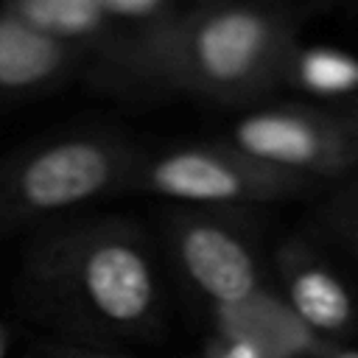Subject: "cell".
Masks as SVG:
<instances>
[{
  "instance_id": "1",
  "label": "cell",
  "mask_w": 358,
  "mask_h": 358,
  "mask_svg": "<svg viewBox=\"0 0 358 358\" xmlns=\"http://www.w3.org/2000/svg\"><path fill=\"white\" fill-rule=\"evenodd\" d=\"M296 42L291 14L266 0H210L117 36L92 62L98 78L112 87L249 103L282 84Z\"/></svg>"
},
{
  "instance_id": "2",
  "label": "cell",
  "mask_w": 358,
  "mask_h": 358,
  "mask_svg": "<svg viewBox=\"0 0 358 358\" xmlns=\"http://www.w3.org/2000/svg\"><path fill=\"white\" fill-rule=\"evenodd\" d=\"M17 305L56 338L98 347L151 338L162 285L145 232L126 218L42 227L22 249Z\"/></svg>"
},
{
  "instance_id": "3",
  "label": "cell",
  "mask_w": 358,
  "mask_h": 358,
  "mask_svg": "<svg viewBox=\"0 0 358 358\" xmlns=\"http://www.w3.org/2000/svg\"><path fill=\"white\" fill-rule=\"evenodd\" d=\"M140 154L109 131H73L0 157V241L67 207L120 193Z\"/></svg>"
},
{
  "instance_id": "4",
  "label": "cell",
  "mask_w": 358,
  "mask_h": 358,
  "mask_svg": "<svg viewBox=\"0 0 358 358\" xmlns=\"http://www.w3.org/2000/svg\"><path fill=\"white\" fill-rule=\"evenodd\" d=\"M319 182L263 165L229 143L176 145L157 154H137L120 193H148L193 207L266 204L308 193Z\"/></svg>"
},
{
  "instance_id": "5",
  "label": "cell",
  "mask_w": 358,
  "mask_h": 358,
  "mask_svg": "<svg viewBox=\"0 0 358 358\" xmlns=\"http://www.w3.org/2000/svg\"><path fill=\"white\" fill-rule=\"evenodd\" d=\"M224 143L246 157L308 176L336 179L358 165V112L316 103H268L241 115Z\"/></svg>"
},
{
  "instance_id": "6",
  "label": "cell",
  "mask_w": 358,
  "mask_h": 358,
  "mask_svg": "<svg viewBox=\"0 0 358 358\" xmlns=\"http://www.w3.org/2000/svg\"><path fill=\"white\" fill-rule=\"evenodd\" d=\"M165 241L185 282L213 308H229L263 291L255 243L224 207L185 204L171 210Z\"/></svg>"
},
{
  "instance_id": "7",
  "label": "cell",
  "mask_w": 358,
  "mask_h": 358,
  "mask_svg": "<svg viewBox=\"0 0 358 358\" xmlns=\"http://www.w3.org/2000/svg\"><path fill=\"white\" fill-rule=\"evenodd\" d=\"M280 299L322 341H341L358 319L341 274L305 241L291 238L274 252Z\"/></svg>"
},
{
  "instance_id": "8",
  "label": "cell",
  "mask_w": 358,
  "mask_h": 358,
  "mask_svg": "<svg viewBox=\"0 0 358 358\" xmlns=\"http://www.w3.org/2000/svg\"><path fill=\"white\" fill-rule=\"evenodd\" d=\"M90 56L50 39L0 6V101L53 92L73 78Z\"/></svg>"
},
{
  "instance_id": "9",
  "label": "cell",
  "mask_w": 358,
  "mask_h": 358,
  "mask_svg": "<svg viewBox=\"0 0 358 358\" xmlns=\"http://www.w3.org/2000/svg\"><path fill=\"white\" fill-rule=\"evenodd\" d=\"M215 319L224 338L255 344L274 358H313L322 341L266 288L246 302L215 308Z\"/></svg>"
},
{
  "instance_id": "10",
  "label": "cell",
  "mask_w": 358,
  "mask_h": 358,
  "mask_svg": "<svg viewBox=\"0 0 358 358\" xmlns=\"http://www.w3.org/2000/svg\"><path fill=\"white\" fill-rule=\"evenodd\" d=\"M0 6L39 34L84 50L90 59L117 39L95 0H0Z\"/></svg>"
},
{
  "instance_id": "11",
  "label": "cell",
  "mask_w": 358,
  "mask_h": 358,
  "mask_svg": "<svg viewBox=\"0 0 358 358\" xmlns=\"http://www.w3.org/2000/svg\"><path fill=\"white\" fill-rule=\"evenodd\" d=\"M282 84H294L319 95H358V59L336 48H305L296 42L285 62Z\"/></svg>"
},
{
  "instance_id": "12",
  "label": "cell",
  "mask_w": 358,
  "mask_h": 358,
  "mask_svg": "<svg viewBox=\"0 0 358 358\" xmlns=\"http://www.w3.org/2000/svg\"><path fill=\"white\" fill-rule=\"evenodd\" d=\"M95 3L117 36L145 31L182 8V0H95Z\"/></svg>"
},
{
  "instance_id": "13",
  "label": "cell",
  "mask_w": 358,
  "mask_h": 358,
  "mask_svg": "<svg viewBox=\"0 0 358 358\" xmlns=\"http://www.w3.org/2000/svg\"><path fill=\"white\" fill-rule=\"evenodd\" d=\"M319 227L358 255V179L338 187L316 213Z\"/></svg>"
},
{
  "instance_id": "14",
  "label": "cell",
  "mask_w": 358,
  "mask_h": 358,
  "mask_svg": "<svg viewBox=\"0 0 358 358\" xmlns=\"http://www.w3.org/2000/svg\"><path fill=\"white\" fill-rule=\"evenodd\" d=\"M28 358H129L112 350H103L98 344L56 338V336H39L28 344Z\"/></svg>"
},
{
  "instance_id": "15",
  "label": "cell",
  "mask_w": 358,
  "mask_h": 358,
  "mask_svg": "<svg viewBox=\"0 0 358 358\" xmlns=\"http://www.w3.org/2000/svg\"><path fill=\"white\" fill-rule=\"evenodd\" d=\"M313 358H358L355 347H344L341 341H319Z\"/></svg>"
},
{
  "instance_id": "16",
  "label": "cell",
  "mask_w": 358,
  "mask_h": 358,
  "mask_svg": "<svg viewBox=\"0 0 358 358\" xmlns=\"http://www.w3.org/2000/svg\"><path fill=\"white\" fill-rule=\"evenodd\" d=\"M8 344H11V333H8V327L0 322V358H6V352H8Z\"/></svg>"
},
{
  "instance_id": "17",
  "label": "cell",
  "mask_w": 358,
  "mask_h": 358,
  "mask_svg": "<svg viewBox=\"0 0 358 358\" xmlns=\"http://www.w3.org/2000/svg\"><path fill=\"white\" fill-rule=\"evenodd\" d=\"M187 3H210V0H187Z\"/></svg>"
},
{
  "instance_id": "18",
  "label": "cell",
  "mask_w": 358,
  "mask_h": 358,
  "mask_svg": "<svg viewBox=\"0 0 358 358\" xmlns=\"http://www.w3.org/2000/svg\"><path fill=\"white\" fill-rule=\"evenodd\" d=\"M352 106H355V112H358V98H355V103H352Z\"/></svg>"
}]
</instances>
